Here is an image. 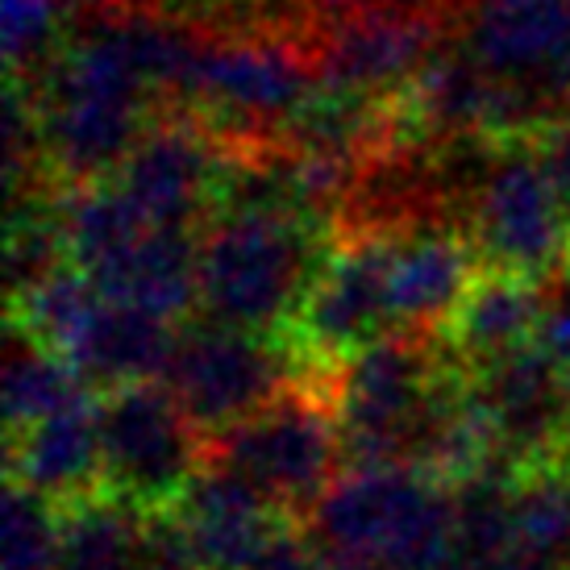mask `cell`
<instances>
[{
  "mask_svg": "<svg viewBox=\"0 0 570 570\" xmlns=\"http://www.w3.org/2000/svg\"><path fill=\"white\" fill-rule=\"evenodd\" d=\"M308 533L330 570H454V491L409 466L346 471Z\"/></svg>",
  "mask_w": 570,
  "mask_h": 570,
  "instance_id": "6da1fadb",
  "label": "cell"
},
{
  "mask_svg": "<svg viewBox=\"0 0 570 570\" xmlns=\"http://www.w3.org/2000/svg\"><path fill=\"white\" fill-rule=\"evenodd\" d=\"M533 150H538V159H541V167H546V175H550V184H554L562 208L570 213V109L550 117L546 126H538Z\"/></svg>",
  "mask_w": 570,
  "mask_h": 570,
  "instance_id": "d4e9b609",
  "label": "cell"
},
{
  "mask_svg": "<svg viewBox=\"0 0 570 570\" xmlns=\"http://www.w3.org/2000/svg\"><path fill=\"white\" fill-rule=\"evenodd\" d=\"M337 371H301L242 425L208 442V462L234 471L284 521L304 524L346 475L337 429Z\"/></svg>",
  "mask_w": 570,
  "mask_h": 570,
  "instance_id": "3957f363",
  "label": "cell"
},
{
  "mask_svg": "<svg viewBox=\"0 0 570 570\" xmlns=\"http://www.w3.org/2000/svg\"><path fill=\"white\" fill-rule=\"evenodd\" d=\"M567 383L570 375L541 346L471 371V400L500 466L524 471L567 454Z\"/></svg>",
  "mask_w": 570,
  "mask_h": 570,
  "instance_id": "30bf717a",
  "label": "cell"
},
{
  "mask_svg": "<svg viewBox=\"0 0 570 570\" xmlns=\"http://www.w3.org/2000/svg\"><path fill=\"white\" fill-rule=\"evenodd\" d=\"M483 271L466 229L387 225V301L400 333H442Z\"/></svg>",
  "mask_w": 570,
  "mask_h": 570,
  "instance_id": "7c38bea8",
  "label": "cell"
},
{
  "mask_svg": "<svg viewBox=\"0 0 570 570\" xmlns=\"http://www.w3.org/2000/svg\"><path fill=\"white\" fill-rule=\"evenodd\" d=\"M9 479L38 491L55 508L83 504L105 491L96 400L50 416L42 425L9 433Z\"/></svg>",
  "mask_w": 570,
  "mask_h": 570,
  "instance_id": "e0dca14e",
  "label": "cell"
},
{
  "mask_svg": "<svg viewBox=\"0 0 570 570\" xmlns=\"http://www.w3.org/2000/svg\"><path fill=\"white\" fill-rule=\"evenodd\" d=\"M59 512H63L59 570H134L150 524L146 512L112 500L105 491Z\"/></svg>",
  "mask_w": 570,
  "mask_h": 570,
  "instance_id": "ffe728a7",
  "label": "cell"
},
{
  "mask_svg": "<svg viewBox=\"0 0 570 570\" xmlns=\"http://www.w3.org/2000/svg\"><path fill=\"white\" fill-rule=\"evenodd\" d=\"M396 333L387 301V225H380L337 246L296 308L284 342L296 350L301 371H333Z\"/></svg>",
  "mask_w": 570,
  "mask_h": 570,
  "instance_id": "ba28073f",
  "label": "cell"
},
{
  "mask_svg": "<svg viewBox=\"0 0 570 570\" xmlns=\"http://www.w3.org/2000/svg\"><path fill=\"white\" fill-rule=\"evenodd\" d=\"M63 512L38 491L9 479L0 517V570H59Z\"/></svg>",
  "mask_w": 570,
  "mask_h": 570,
  "instance_id": "603a6c76",
  "label": "cell"
},
{
  "mask_svg": "<svg viewBox=\"0 0 570 570\" xmlns=\"http://www.w3.org/2000/svg\"><path fill=\"white\" fill-rule=\"evenodd\" d=\"M100 296L150 317L179 321L200 308V229L150 225L121 258L88 275Z\"/></svg>",
  "mask_w": 570,
  "mask_h": 570,
  "instance_id": "2e32d148",
  "label": "cell"
},
{
  "mask_svg": "<svg viewBox=\"0 0 570 570\" xmlns=\"http://www.w3.org/2000/svg\"><path fill=\"white\" fill-rule=\"evenodd\" d=\"M100 304H105L100 287L67 263V267L50 271L47 279L13 292V333L59 354L67 363V354L76 350L80 333L88 330V321L96 317Z\"/></svg>",
  "mask_w": 570,
  "mask_h": 570,
  "instance_id": "44dd1931",
  "label": "cell"
},
{
  "mask_svg": "<svg viewBox=\"0 0 570 570\" xmlns=\"http://www.w3.org/2000/svg\"><path fill=\"white\" fill-rule=\"evenodd\" d=\"M541 321H546V284L483 267L454 308V317L445 321L442 342L466 371H479L517 350L538 346Z\"/></svg>",
  "mask_w": 570,
  "mask_h": 570,
  "instance_id": "9a60e30c",
  "label": "cell"
},
{
  "mask_svg": "<svg viewBox=\"0 0 570 570\" xmlns=\"http://www.w3.org/2000/svg\"><path fill=\"white\" fill-rule=\"evenodd\" d=\"M442 55V26L429 9L416 13H358L333 26L313 50L317 83L337 92L396 100Z\"/></svg>",
  "mask_w": 570,
  "mask_h": 570,
  "instance_id": "8fae6325",
  "label": "cell"
},
{
  "mask_svg": "<svg viewBox=\"0 0 570 570\" xmlns=\"http://www.w3.org/2000/svg\"><path fill=\"white\" fill-rule=\"evenodd\" d=\"M466 238L483 267L550 279L570 258V213L541 167L533 138H500L466 191Z\"/></svg>",
  "mask_w": 570,
  "mask_h": 570,
  "instance_id": "5b68a950",
  "label": "cell"
},
{
  "mask_svg": "<svg viewBox=\"0 0 570 570\" xmlns=\"http://www.w3.org/2000/svg\"><path fill=\"white\" fill-rule=\"evenodd\" d=\"M337 246L333 225L213 217L200 229V313L225 330L284 337Z\"/></svg>",
  "mask_w": 570,
  "mask_h": 570,
  "instance_id": "7a4b0ae2",
  "label": "cell"
},
{
  "mask_svg": "<svg viewBox=\"0 0 570 570\" xmlns=\"http://www.w3.org/2000/svg\"><path fill=\"white\" fill-rule=\"evenodd\" d=\"M175 346H179V330L171 321L105 301L88 321V330L80 333L76 350L67 354V363L76 366V375L96 396H105L134 383H163Z\"/></svg>",
  "mask_w": 570,
  "mask_h": 570,
  "instance_id": "ac0fdd59",
  "label": "cell"
},
{
  "mask_svg": "<svg viewBox=\"0 0 570 570\" xmlns=\"http://www.w3.org/2000/svg\"><path fill=\"white\" fill-rule=\"evenodd\" d=\"M105 495L167 517L208 466V438L191 425L167 383H134L96 396Z\"/></svg>",
  "mask_w": 570,
  "mask_h": 570,
  "instance_id": "277c9868",
  "label": "cell"
},
{
  "mask_svg": "<svg viewBox=\"0 0 570 570\" xmlns=\"http://www.w3.org/2000/svg\"><path fill=\"white\" fill-rule=\"evenodd\" d=\"M512 546L546 570H570V454L512 475Z\"/></svg>",
  "mask_w": 570,
  "mask_h": 570,
  "instance_id": "d6986e66",
  "label": "cell"
},
{
  "mask_svg": "<svg viewBox=\"0 0 570 570\" xmlns=\"http://www.w3.org/2000/svg\"><path fill=\"white\" fill-rule=\"evenodd\" d=\"M88 400H96V392L76 375V366L13 333V350L4 363V429L9 433L42 425Z\"/></svg>",
  "mask_w": 570,
  "mask_h": 570,
  "instance_id": "7402d4cb",
  "label": "cell"
},
{
  "mask_svg": "<svg viewBox=\"0 0 570 570\" xmlns=\"http://www.w3.org/2000/svg\"><path fill=\"white\" fill-rule=\"evenodd\" d=\"M0 9H4L0 21H4L9 80L30 83L67 47L63 9H59V0H0Z\"/></svg>",
  "mask_w": 570,
  "mask_h": 570,
  "instance_id": "cb8c5ba5",
  "label": "cell"
},
{
  "mask_svg": "<svg viewBox=\"0 0 570 570\" xmlns=\"http://www.w3.org/2000/svg\"><path fill=\"white\" fill-rule=\"evenodd\" d=\"M567 42L570 0H479L466 30V55L483 71L533 88H546Z\"/></svg>",
  "mask_w": 570,
  "mask_h": 570,
  "instance_id": "5bb4252c",
  "label": "cell"
},
{
  "mask_svg": "<svg viewBox=\"0 0 570 570\" xmlns=\"http://www.w3.org/2000/svg\"><path fill=\"white\" fill-rule=\"evenodd\" d=\"M330 4L363 9V13H416V9H425L429 0H330Z\"/></svg>",
  "mask_w": 570,
  "mask_h": 570,
  "instance_id": "484cf974",
  "label": "cell"
},
{
  "mask_svg": "<svg viewBox=\"0 0 570 570\" xmlns=\"http://www.w3.org/2000/svg\"><path fill=\"white\" fill-rule=\"evenodd\" d=\"M238 146L184 109L159 112L142 142L134 146L117 184L150 225L205 229L222 196V184L234 167Z\"/></svg>",
  "mask_w": 570,
  "mask_h": 570,
  "instance_id": "9c48e42d",
  "label": "cell"
},
{
  "mask_svg": "<svg viewBox=\"0 0 570 570\" xmlns=\"http://www.w3.org/2000/svg\"><path fill=\"white\" fill-rule=\"evenodd\" d=\"M296 375H301V358L284 337L225 330L205 321L196 330L179 333V346L163 383L191 416V425L213 442L254 416Z\"/></svg>",
  "mask_w": 570,
  "mask_h": 570,
  "instance_id": "52a82bcc",
  "label": "cell"
},
{
  "mask_svg": "<svg viewBox=\"0 0 570 570\" xmlns=\"http://www.w3.org/2000/svg\"><path fill=\"white\" fill-rule=\"evenodd\" d=\"M317 88L313 55L279 33H242L229 42H205L188 88V109L229 146L234 129H250V142L263 146L271 126L287 129L301 105Z\"/></svg>",
  "mask_w": 570,
  "mask_h": 570,
  "instance_id": "8992f818",
  "label": "cell"
},
{
  "mask_svg": "<svg viewBox=\"0 0 570 570\" xmlns=\"http://www.w3.org/2000/svg\"><path fill=\"white\" fill-rule=\"evenodd\" d=\"M200 570H250L275 529L287 524L242 475L208 462L171 512Z\"/></svg>",
  "mask_w": 570,
  "mask_h": 570,
  "instance_id": "4fadbf2b",
  "label": "cell"
},
{
  "mask_svg": "<svg viewBox=\"0 0 570 570\" xmlns=\"http://www.w3.org/2000/svg\"><path fill=\"white\" fill-rule=\"evenodd\" d=\"M567 454H570V383H567Z\"/></svg>",
  "mask_w": 570,
  "mask_h": 570,
  "instance_id": "4316f807",
  "label": "cell"
}]
</instances>
